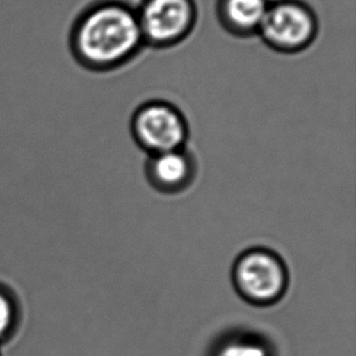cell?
<instances>
[{
	"instance_id": "6da1fadb",
	"label": "cell",
	"mask_w": 356,
	"mask_h": 356,
	"mask_svg": "<svg viewBox=\"0 0 356 356\" xmlns=\"http://www.w3.org/2000/svg\"><path fill=\"white\" fill-rule=\"evenodd\" d=\"M143 45L138 13L123 4H105L90 11L73 38L78 61L94 72L123 67L140 53Z\"/></svg>"
},
{
	"instance_id": "7a4b0ae2",
	"label": "cell",
	"mask_w": 356,
	"mask_h": 356,
	"mask_svg": "<svg viewBox=\"0 0 356 356\" xmlns=\"http://www.w3.org/2000/svg\"><path fill=\"white\" fill-rule=\"evenodd\" d=\"M234 289L245 303L268 308L282 300L291 275L284 258L271 248L254 245L241 252L232 264Z\"/></svg>"
},
{
	"instance_id": "3957f363",
	"label": "cell",
	"mask_w": 356,
	"mask_h": 356,
	"mask_svg": "<svg viewBox=\"0 0 356 356\" xmlns=\"http://www.w3.org/2000/svg\"><path fill=\"white\" fill-rule=\"evenodd\" d=\"M135 144L147 154L186 147L190 127L183 111L165 100H147L136 107L130 118Z\"/></svg>"
},
{
	"instance_id": "277c9868",
	"label": "cell",
	"mask_w": 356,
	"mask_h": 356,
	"mask_svg": "<svg viewBox=\"0 0 356 356\" xmlns=\"http://www.w3.org/2000/svg\"><path fill=\"white\" fill-rule=\"evenodd\" d=\"M258 34L275 51L300 53L316 38L318 21L305 5L286 0L270 5Z\"/></svg>"
},
{
	"instance_id": "5b68a950",
	"label": "cell",
	"mask_w": 356,
	"mask_h": 356,
	"mask_svg": "<svg viewBox=\"0 0 356 356\" xmlns=\"http://www.w3.org/2000/svg\"><path fill=\"white\" fill-rule=\"evenodd\" d=\"M144 44L165 49L181 43L196 21L193 0H146L138 13Z\"/></svg>"
},
{
	"instance_id": "8992f818",
	"label": "cell",
	"mask_w": 356,
	"mask_h": 356,
	"mask_svg": "<svg viewBox=\"0 0 356 356\" xmlns=\"http://www.w3.org/2000/svg\"><path fill=\"white\" fill-rule=\"evenodd\" d=\"M197 161L186 147L149 154L145 175L151 188L163 195H178L188 190L197 177Z\"/></svg>"
},
{
	"instance_id": "52a82bcc",
	"label": "cell",
	"mask_w": 356,
	"mask_h": 356,
	"mask_svg": "<svg viewBox=\"0 0 356 356\" xmlns=\"http://www.w3.org/2000/svg\"><path fill=\"white\" fill-rule=\"evenodd\" d=\"M269 6V0H220V21L237 37L253 35L259 32Z\"/></svg>"
},
{
	"instance_id": "ba28073f",
	"label": "cell",
	"mask_w": 356,
	"mask_h": 356,
	"mask_svg": "<svg viewBox=\"0 0 356 356\" xmlns=\"http://www.w3.org/2000/svg\"><path fill=\"white\" fill-rule=\"evenodd\" d=\"M21 323V305L14 291L0 284V347L13 339Z\"/></svg>"
},
{
	"instance_id": "9c48e42d",
	"label": "cell",
	"mask_w": 356,
	"mask_h": 356,
	"mask_svg": "<svg viewBox=\"0 0 356 356\" xmlns=\"http://www.w3.org/2000/svg\"><path fill=\"white\" fill-rule=\"evenodd\" d=\"M0 356H1V353H0Z\"/></svg>"
}]
</instances>
